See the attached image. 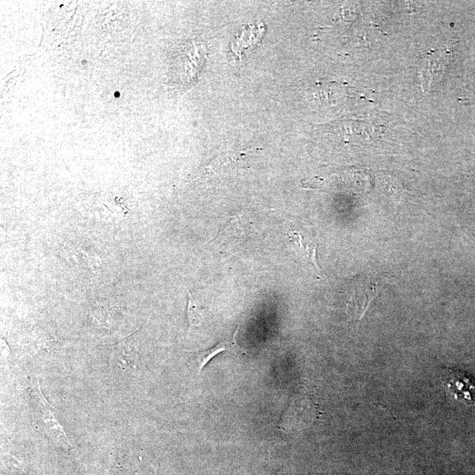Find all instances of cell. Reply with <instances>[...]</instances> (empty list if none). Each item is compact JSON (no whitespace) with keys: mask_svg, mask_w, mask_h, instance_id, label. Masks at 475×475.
Here are the masks:
<instances>
[{"mask_svg":"<svg viewBox=\"0 0 475 475\" xmlns=\"http://www.w3.org/2000/svg\"><path fill=\"white\" fill-rule=\"evenodd\" d=\"M29 396L34 409L35 428L48 438L64 448L72 447L62 425L55 415V410L44 398L37 380L31 381Z\"/></svg>","mask_w":475,"mask_h":475,"instance_id":"6da1fadb","label":"cell"},{"mask_svg":"<svg viewBox=\"0 0 475 475\" xmlns=\"http://www.w3.org/2000/svg\"><path fill=\"white\" fill-rule=\"evenodd\" d=\"M377 295V284L368 277H358L348 287L346 313L353 321H360Z\"/></svg>","mask_w":475,"mask_h":475,"instance_id":"7a4b0ae2","label":"cell"},{"mask_svg":"<svg viewBox=\"0 0 475 475\" xmlns=\"http://www.w3.org/2000/svg\"><path fill=\"white\" fill-rule=\"evenodd\" d=\"M445 389L458 402L475 406V382L458 370L448 371L444 381Z\"/></svg>","mask_w":475,"mask_h":475,"instance_id":"3957f363","label":"cell"},{"mask_svg":"<svg viewBox=\"0 0 475 475\" xmlns=\"http://www.w3.org/2000/svg\"><path fill=\"white\" fill-rule=\"evenodd\" d=\"M290 247L294 253L298 257L304 264L308 265L315 271L317 277H319L322 274L321 268L317 261V244L308 237H305L301 232L290 230L287 232Z\"/></svg>","mask_w":475,"mask_h":475,"instance_id":"277c9868","label":"cell"},{"mask_svg":"<svg viewBox=\"0 0 475 475\" xmlns=\"http://www.w3.org/2000/svg\"><path fill=\"white\" fill-rule=\"evenodd\" d=\"M238 333V328L232 335V339H226V340L219 342L218 344L213 346L212 348H208V350L202 351L199 352H196L195 357L198 364V373H201L203 368H205L207 364L212 360L213 357H216V355L221 353V352L234 351L235 352H242V350L239 347L237 342H236V334Z\"/></svg>","mask_w":475,"mask_h":475,"instance_id":"5b68a950","label":"cell"},{"mask_svg":"<svg viewBox=\"0 0 475 475\" xmlns=\"http://www.w3.org/2000/svg\"><path fill=\"white\" fill-rule=\"evenodd\" d=\"M263 35V28L261 26H250L243 28V31L238 35L232 45V50L237 55H241L245 50H250L252 47L259 43Z\"/></svg>","mask_w":475,"mask_h":475,"instance_id":"8992f818","label":"cell"},{"mask_svg":"<svg viewBox=\"0 0 475 475\" xmlns=\"http://www.w3.org/2000/svg\"><path fill=\"white\" fill-rule=\"evenodd\" d=\"M187 293H189L187 294L189 299H187V317L189 328H192L193 326H200L202 325L203 316L197 312L196 304L193 301L192 294L189 292Z\"/></svg>","mask_w":475,"mask_h":475,"instance_id":"52a82bcc","label":"cell"},{"mask_svg":"<svg viewBox=\"0 0 475 475\" xmlns=\"http://www.w3.org/2000/svg\"><path fill=\"white\" fill-rule=\"evenodd\" d=\"M72 257L77 264L82 265V266L87 268V269L96 270L99 266L100 263L95 257H90L83 250H74Z\"/></svg>","mask_w":475,"mask_h":475,"instance_id":"ba28073f","label":"cell"}]
</instances>
